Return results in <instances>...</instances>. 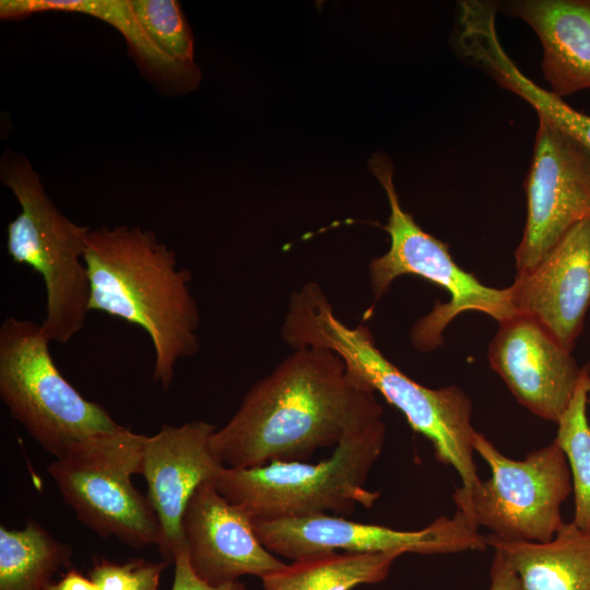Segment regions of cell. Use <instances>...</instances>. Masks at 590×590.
<instances>
[{
    "instance_id": "8fae6325",
    "label": "cell",
    "mask_w": 590,
    "mask_h": 590,
    "mask_svg": "<svg viewBox=\"0 0 590 590\" xmlns=\"http://www.w3.org/2000/svg\"><path fill=\"white\" fill-rule=\"evenodd\" d=\"M527 221L517 273L532 270L576 224L590 220V150L539 116L526 180Z\"/></svg>"
},
{
    "instance_id": "8992f818",
    "label": "cell",
    "mask_w": 590,
    "mask_h": 590,
    "mask_svg": "<svg viewBox=\"0 0 590 590\" xmlns=\"http://www.w3.org/2000/svg\"><path fill=\"white\" fill-rule=\"evenodd\" d=\"M369 166L384 187L390 206L388 222L384 226L390 237V247L369 263L374 300L386 294L397 278L406 274L423 278L450 295L447 303H435L430 312L412 327L410 337L413 345L421 351L438 347L444 342L446 327L462 312H482L498 322L517 316L508 287L487 286L464 271L450 256L448 245L423 231L401 208L388 156L375 154Z\"/></svg>"
},
{
    "instance_id": "cb8c5ba5",
    "label": "cell",
    "mask_w": 590,
    "mask_h": 590,
    "mask_svg": "<svg viewBox=\"0 0 590 590\" xmlns=\"http://www.w3.org/2000/svg\"><path fill=\"white\" fill-rule=\"evenodd\" d=\"M166 562L143 558L117 564L105 558L94 559L88 577L98 590H158Z\"/></svg>"
},
{
    "instance_id": "3957f363",
    "label": "cell",
    "mask_w": 590,
    "mask_h": 590,
    "mask_svg": "<svg viewBox=\"0 0 590 590\" xmlns=\"http://www.w3.org/2000/svg\"><path fill=\"white\" fill-rule=\"evenodd\" d=\"M84 261L90 311L137 324L153 345V379L170 388L180 359L199 350L200 315L190 271L177 267L174 250L139 226L90 231Z\"/></svg>"
},
{
    "instance_id": "4316f807",
    "label": "cell",
    "mask_w": 590,
    "mask_h": 590,
    "mask_svg": "<svg viewBox=\"0 0 590 590\" xmlns=\"http://www.w3.org/2000/svg\"><path fill=\"white\" fill-rule=\"evenodd\" d=\"M47 590H98V588L90 577L72 568L58 581L52 582Z\"/></svg>"
},
{
    "instance_id": "ffe728a7",
    "label": "cell",
    "mask_w": 590,
    "mask_h": 590,
    "mask_svg": "<svg viewBox=\"0 0 590 590\" xmlns=\"http://www.w3.org/2000/svg\"><path fill=\"white\" fill-rule=\"evenodd\" d=\"M71 556L72 547L34 519L21 530L1 526L0 590H47Z\"/></svg>"
},
{
    "instance_id": "603a6c76",
    "label": "cell",
    "mask_w": 590,
    "mask_h": 590,
    "mask_svg": "<svg viewBox=\"0 0 590 590\" xmlns=\"http://www.w3.org/2000/svg\"><path fill=\"white\" fill-rule=\"evenodd\" d=\"M502 86L529 103L539 116L552 121L590 150V116L569 106L530 80L515 63L506 64L498 76Z\"/></svg>"
},
{
    "instance_id": "5bb4252c",
    "label": "cell",
    "mask_w": 590,
    "mask_h": 590,
    "mask_svg": "<svg viewBox=\"0 0 590 590\" xmlns=\"http://www.w3.org/2000/svg\"><path fill=\"white\" fill-rule=\"evenodd\" d=\"M487 358L516 400L557 423L575 392L581 366L534 320L515 316L498 322Z\"/></svg>"
},
{
    "instance_id": "7402d4cb",
    "label": "cell",
    "mask_w": 590,
    "mask_h": 590,
    "mask_svg": "<svg viewBox=\"0 0 590 590\" xmlns=\"http://www.w3.org/2000/svg\"><path fill=\"white\" fill-rule=\"evenodd\" d=\"M135 19L154 46L170 60L198 68L191 28L176 0H130Z\"/></svg>"
},
{
    "instance_id": "2e32d148",
    "label": "cell",
    "mask_w": 590,
    "mask_h": 590,
    "mask_svg": "<svg viewBox=\"0 0 590 590\" xmlns=\"http://www.w3.org/2000/svg\"><path fill=\"white\" fill-rule=\"evenodd\" d=\"M507 12L538 35L543 74L554 95L590 88V0L511 1Z\"/></svg>"
},
{
    "instance_id": "d6986e66",
    "label": "cell",
    "mask_w": 590,
    "mask_h": 590,
    "mask_svg": "<svg viewBox=\"0 0 590 590\" xmlns=\"http://www.w3.org/2000/svg\"><path fill=\"white\" fill-rule=\"evenodd\" d=\"M401 555L327 553L293 560L261 580L264 590H352L384 581Z\"/></svg>"
},
{
    "instance_id": "e0dca14e",
    "label": "cell",
    "mask_w": 590,
    "mask_h": 590,
    "mask_svg": "<svg viewBox=\"0 0 590 590\" xmlns=\"http://www.w3.org/2000/svg\"><path fill=\"white\" fill-rule=\"evenodd\" d=\"M520 581L521 590H590V534L564 522L548 542L531 543L486 536Z\"/></svg>"
},
{
    "instance_id": "5b68a950",
    "label": "cell",
    "mask_w": 590,
    "mask_h": 590,
    "mask_svg": "<svg viewBox=\"0 0 590 590\" xmlns=\"http://www.w3.org/2000/svg\"><path fill=\"white\" fill-rule=\"evenodd\" d=\"M385 441L386 425L379 421L345 437L330 458L318 463L226 468L214 485L252 520L351 515L357 505L371 508L380 496L367 489L365 482Z\"/></svg>"
},
{
    "instance_id": "83f0119b",
    "label": "cell",
    "mask_w": 590,
    "mask_h": 590,
    "mask_svg": "<svg viewBox=\"0 0 590 590\" xmlns=\"http://www.w3.org/2000/svg\"><path fill=\"white\" fill-rule=\"evenodd\" d=\"M589 403H590V397H589Z\"/></svg>"
},
{
    "instance_id": "6da1fadb",
    "label": "cell",
    "mask_w": 590,
    "mask_h": 590,
    "mask_svg": "<svg viewBox=\"0 0 590 590\" xmlns=\"http://www.w3.org/2000/svg\"><path fill=\"white\" fill-rule=\"evenodd\" d=\"M382 413L376 392L337 354L300 347L250 388L210 447L229 469L306 461L382 421Z\"/></svg>"
},
{
    "instance_id": "44dd1931",
    "label": "cell",
    "mask_w": 590,
    "mask_h": 590,
    "mask_svg": "<svg viewBox=\"0 0 590 590\" xmlns=\"http://www.w3.org/2000/svg\"><path fill=\"white\" fill-rule=\"evenodd\" d=\"M590 397V364L580 376L566 410L559 417L554 441L564 451L574 493L573 523L590 534V423L587 405Z\"/></svg>"
},
{
    "instance_id": "4fadbf2b",
    "label": "cell",
    "mask_w": 590,
    "mask_h": 590,
    "mask_svg": "<svg viewBox=\"0 0 590 590\" xmlns=\"http://www.w3.org/2000/svg\"><path fill=\"white\" fill-rule=\"evenodd\" d=\"M182 533L191 569L213 587L245 575L262 579L286 565L260 542L252 519L229 503L213 481L202 483L190 497Z\"/></svg>"
},
{
    "instance_id": "7a4b0ae2",
    "label": "cell",
    "mask_w": 590,
    "mask_h": 590,
    "mask_svg": "<svg viewBox=\"0 0 590 590\" xmlns=\"http://www.w3.org/2000/svg\"><path fill=\"white\" fill-rule=\"evenodd\" d=\"M282 337L294 350L322 347L333 352L353 377L397 408L412 429L430 441L435 459L460 476L462 485L452 494L455 504L481 482L469 396L457 386L430 389L410 378L379 351L366 326L349 327L334 315L320 285L307 283L292 295Z\"/></svg>"
},
{
    "instance_id": "ac0fdd59",
    "label": "cell",
    "mask_w": 590,
    "mask_h": 590,
    "mask_svg": "<svg viewBox=\"0 0 590 590\" xmlns=\"http://www.w3.org/2000/svg\"><path fill=\"white\" fill-rule=\"evenodd\" d=\"M46 11L74 12L99 19L122 34L145 73L166 86L181 91L194 88L199 68L184 67L162 54L140 26L130 0H1V19H21Z\"/></svg>"
},
{
    "instance_id": "52a82bcc",
    "label": "cell",
    "mask_w": 590,
    "mask_h": 590,
    "mask_svg": "<svg viewBox=\"0 0 590 590\" xmlns=\"http://www.w3.org/2000/svg\"><path fill=\"white\" fill-rule=\"evenodd\" d=\"M50 342L42 323L16 317L2 321L0 397L31 437L58 458L73 444L121 425L62 376Z\"/></svg>"
},
{
    "instance_id": "484cf974",
    "label": "cell",
    "mask_w": 590,
    "mask_h": 590,
    "mask_svg": "<svg viewBox=\"0 0 590 590\" xmlns=\"http://www.w3.org/2000/svg\"><path fill=\"white\" fill-rule=\"evenodd\" d=\"M488 590H521L518 576L498 550H494Z\"/></svg>"
},
{
    "instance_id": "277c9868",
    "label": "cell",
    "mask_w": 590,
    "mask_h": 590,
    "mask_svg": "<svg viewBox=\"0 0 590 590\" xmlns=\"http://www.w3.org/2000/svg\"><path fill=\"white\" fill-rule=\"evenodd\" d=\"M0 179L21 206L7 226L8 255L43 278L46 316L42 324L50 341L67 343L83 330L90 312L84 252L91 229L72 222L52 203L24 155L5 151Z\"/></svg>"
},
{
    "instance_id": "9a60e30c",
    "label": "cell",
    "mask_w": 590,
    "mask_h": 590,
    "mask_svg": "<svg viewBox=\"0 0 590 590\" xmlns=\"http://www.w3.org/2000/svg\"><path fill=\"white\" fill-rule=\"evenodd\" d=\"M508 288L516 315L571 352L590 307V220L569 229L532 270L517 273Z\"/></svg>"
},
{
    "instance_id": "30bf717a",
    "label": "cell",
    "mask_w": 590,
    "mask_h": 590,
    "mask_svg": "<svg viewBox=\"0 0 590 590\" xmlns=\"http://www.w3.org/2000/svg\"><path fill=\"white\" fill-rule=\"evenodd\" d=\"M252 521L260 542L274 555L292 560L338 551L437 555L487 547L486 536L458 509L453 516H440L415 531L355 522L329 514Z\"/></svg>"
},
{
    "instance_id": "ba28073f",
    "label": "cell",
    "mask_w": 590,
    "mask_h": 590,
    "mask_svg": "<svg viewBox=\"0 0 590 590\" xmlns=\"http://www.w3.org/2000/svg\"><path fill=\"white\" fill-rule=\"evenodd\" d=\"M145 439L121 425L73 444L47 468L83 524L134 548L161 542L157 516L131 482L140 474Z\"/></svg>"
},
{
    "instance_id": "d4e9b609",
    "label": "cell",
    "mask_w": 590,
    "mask_h": 590,
    "mask_svg": "<svg viewBox=\"0 0 590 590\" xmlns=\"http://www.w3.org/2000/svg\"><path fill=\"white\" fill-rule=\"evenodd\" d=\"M175 574L170 590H247L239 580L229 585L213 587L199 579L191 569L186 546L175 556Z\"/></svg>"
},
{
    "instance_id": "9c48e42d",
    "label": "cell",
    "mask_w": 590,
    "mask_h": 590,
    "mask_svg": "<svg viewBox=\"0 0 590 590\" xmlns=\"http://www.w3.org/2000/svg\"><path fill=\"white\" fill-rule=\"evenodd\" d=\"M473 448L488 465L491 477L456 503L476 528L517 542L551 541L564 524L562 505L573 492L566 456L553 440L521 460L505 456L475 432Z\"/></svg>"
},
{
    "instance_id": "7c38bea8",
    "label": "cell",
    "mask_w": 590,
    "mask_h": 590,
    "mask_svg": "<svg viewBox=\"0 0 590 590\" xmlns=\"http://www.w3.org/2000/svg\"><path fill=\"white\" fill-rule=\"evenodd\" d=\"M215 426L193 421L179 426L163 425L146 436L140 474L148 484V499L160 527L163 560L174 563L185 547L182 516L194 491L215 481L226 469L213 455L210 439Z\"/></svg>"
}]
</instances>
